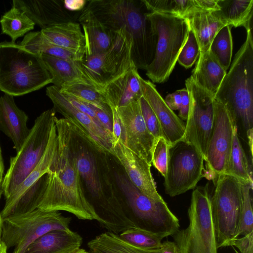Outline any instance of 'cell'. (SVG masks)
I'll use <instances>...</instances> for the list:
<instances>
[{
	"mask_svg": "<svg viewBox=\"0 0 253 253\" xmlns=\"http://www.w3.org/2000/svg\"><path fill=\"white\" fill-rule=\"evenodd\" d=\"M57 146L45 174L44 190L38 209L45 211H65L81 220L100 218L85 197L78 172L73 147L75 133L65 118H55Z\"/></svg>",
	"mask_w": 253,
	"mask_h": 253,
	"instance_id": "6da1fadb",
	"label": "cell"
},
{
	"mask_svg": "<svg viewBox=\"0 0 253 253\" xmlns=\"http://www.w3.org/2000/svg\"><path fill=\"white\" fill-rule=\"evenodd\" d=\"M106 28L125 30L132 41V59L137 69L153 61L157 42L142 0H89L85 6Z\"/></svg>",
	"mask_w": 253,
	"mask_h": 253,
	"instance_id": "7a4b0ae2",
	"label": "cell"
},
{
	"mask_svg": "<svg viewBox=\"0 0 253 253\" xmlns=\"http://www.w3.org/2000/svg\"><path fill=\"white\" fill-rule=\"evenodd\" d=\"M214 99L223 104L247 143L253 140V37L247 30L246 41L235 55Z\"/></svg>",
	"mask_w": 253,
	"mask_h": 253,
	"instance_id": "3957f363",
	"label": "cell"
},
{
	"mask_svg": "<svg viewBox=\"0 0 253 253\" xmlns=\"http://www.w3.org/2000/svg\"><path fill=\"white\" fill-rule=\"evenodd\" d=\"M52 78L42 59L20 44L0 43V90L21 96L51 83Z\"/></svg>",
	"mask_w": 253,
	"mask_h": 253,
	"instance_id": "277c9868",
	"label": "cell"
},
{
	"mask_svg": "<svg viewBox=\"0 0 253 253\" xmlns=\"http://www.w3.org/2000/svg\"><path fill=\"white\" fill-rule=\"evenodd\" d=\"M147 16L157 42L154 59L145 70L146 75L153 83H163L174 69L190 29L187 19L180 17L149 12Z\"/></svg>",
	"mask_w": 253,
	"mask_h": 253,
	"instance_id": "5b68a950",
	"label": "cell"
},
{
	"mask_svg": "<svg viewBox=\"0 0 253 253\" xmlns=\"http://www.w3.org/2000/svg\"><path fill=\"white\" fill-rule=\"evenodd\" d=\"M208 187L194 188L188 210L189 224L172 235L180 253H217Z\"/></svg>",
	"mask_w": 253,
	"mask_h": 253,
	"instance_id": "8992f818",
	"label": "cell"
},
{
	"mask_svg": "<svg viewBox=\"0 0 253 253\" xmlns=\"http://www.w3.org/2000/svg\"><path fill=\"white\" fill-rule=\"evenodd\" d=\"M117 183L125 195L130 210L129 216L137 227L160 235L164 238L179 229V220L165 201L148 197L123 174H116Z\"/></svg>",
	"mask_w": 253,
	"mask_h": 253,
	"instance_id": "52a82bcc",
	"label": "cell"
},
{
	"mask_svg": "<svg viewBox=\"0 0 253 253\" xmlns=\"http://www.w3.org/2000/svg\"><path fill=\"white\" fill-rule=\"evenodd\" d=\"M71 218L59 211L36 209L30 212L2 219V242L13 253H24L37 239L54 230H70Z\"/></svg>",
	"mask_w": 253,
	"mask_h": 253,
	"instance_id": "ba28073f",
	"label": "cell"
},
{
	"mask_svg": "<svg viewBox=\"0 0 253 253\" xmlns=\"http://www.w3.org/2000/svg\"><path fill=\"white\" fill-rule=\"evenodd\" d=\"M55 118L53 108L38 116L20 150L15 156L10 158L9 167L1 184L5 199L10 196L40 162L47 147Z\"/></svg>",
	"mask_w": 253,
	"mask_h": 253,
	"instance_id": "9c48e42d",
	"label": "cell"
},
{
	"mask_svg": "<svg viewBox=\"0 0 253 253\" xmlns=\"http://www.w3.org/2000/svg\"><path fill=\"white\" fill-rule=\"evenodd\" d=\"M211 198V212L217 248L231 246L237 238L242 215L241 183L235 177L220 175Z\"/></svg>",
	"mask_w": 253,
	"mask_h": 253,
	"instance_id": "30bf717a",
	"label": "cell"
},
{
	"mask_svg": "<svg viewBox=\"0 0 253 253\" xmlns=\"http://www.w3.org/2000/svg\"><path fill=\"white\" fill-rule=\"evenodd\" d=\"M115 32L111 48L107 51L81 61L84 72L92 85L100 92L134 65L132 59V41L128 33L121 29Z\"/></svg>",
	"mask_w": 253,
	"mask_h": 253,
	"instance_id": "8fae6325",
	"label": "cell"
},
{
	"mask_svg": "<svg viewBox=\"0 0 253 253\" xmlns=\"http://www.w3.org/2000/svg\"><path fill=\"white\" fill-rule=\"evenodd\" d=\"M55 120L47 147L40 162L10 196L5 199L4 206L0 211L2 219L38 209L44 190L45 174L57 149V134Z\"/></svg>",
	"mask_w": 253,
	"mask_h": 253,
	"instance_id": "7c38bea8",
	"label": "cell"
},
{
	"mask_svg": "<svg viewBox=\"0 0 253 253\" xmlns=\"http://www.w3.org/2000/svg\"><path fill=\"white\" fill-rule=\"evenodd\" d=\"M204 162L194 147L183 141L170 147L164 177L165 193L172 197L194 189L205 177Z\"/></svg>",
	"mask_w": 253,
	"mask_h": 253,
	"instance_id": "4fadbf2b",
	"label": "cell"
},
{
	"mask_svg": "<svg viewBox=\"0 0 253 253\" xmlns=\"http://www.w3.org/2000/svg\"><path fill=\"white\" fill-rule=\"evenodd\" d=\"M185 86L189 108L182 141L194 147L205 162L213 126L214 95L198 85L191 77L186 80Z\"/></svg>",
	"mask_w": 253,
	"mask_h": 253,
	"instance_id": "5bb4252c",
	"label": "cell"
},
{
	"mask_svg": "<svg viewBox=\"0 0 253 253\" xmlns=\"http://www.w3.org/2000/svg\"><path fill=\"white\" fill-rule=\"evenodd\" d=\"M235 125L225 106L214 100L212 129L207 150L205 177L216 180L227 167Z\"/></svg>",
	"mask_w": 253,
	"mask_h": 253,
	"instance_id": "9a60e30c",
	"label": "cell"
},
{
	"mask_svg": "<svg viewBox=\"0 0 253 253\" xmlns=\"http://www.w3.org/2000/svg\"><path fill=\"white\" fill-rule=\"evenodd\" d=\"M46 95L51 100L55 112L61 114L71 124L76 133L84 137L98 151L111 153L112 136L90 117L73 105L53 85L46 87Z\"/></svg>",
	"mask_w": 253,
	"mask_h": 253,
	"instance_id": "2e32d148",
	"label": "cell"
},
{
	"mask_svg": "<svg viewBox=\"0 0 253 253\" xmlns=\"http://www.w3.org/2000/svg\"><path fill=\"white\" fill-rule=\"evenodd\" d=\"M116 109L125 133L124 144L151 166L155 139L145 125L139 100Z\"/></svg>",
	"mask_w": 253,
	"mask_h": 253,
	"instance_id": "e0dca14e",
	"label": "cell"
},
{
	"mask_svg": "<svg viewBox=\"0 0 253 253\" xmlns=\"http://www.w3.org/2000/svg\"><path fill=\"white\" fill-rule=\"evenodd\" d=\"M110 154L117 158L130 181L140 191L153 200L164 201L157 190L151 171V166L147 162L120 141L112 145Z\"/></svg>",
	"mask_w": 253,
	"mask_h": 253,
	"instance_id": "ac0fdd59",
	"label": "cell"
},
{
	"mask_svg": "<svg viewBox=\"0 0 253 253\" xmlns=\"http://www.w3.org/2000/svg\"><path fill=\"white\" fill-rule=\"evenodd\" d=\"M139 81L142 96L155 114L169 147L182 141L185 124L168 107L154 84L141 77Z\"/></svg>",
	"mask_w": 253,
	"mask_h": 253,
	"instance_id": "d6986e66",
	"label": "cell"
},
{
	"mask_svg": "<svg viewBox=\"0 0 253 253\" xmlns=\"http://www.w3.org/2000/svg\"><path fill=\"white\" fill-rule=\"evenodd\" d=\"M12 6L23 11L42 29L69 22H77L81 13L71 12L62 0H13Z\"/></svg>",
	"mask_w": 253,
	"mask_h": 253,
	"instance_id": "ffe728a7",
	"label": "cell"
},
{
	"mask_svg": "<svg viewBox=\"0 0 253 253\" xmlns=\"http://www.w3.org/2000/svg\"><path fill=\"white\" fill-rule=\"evenodd\" d=\"M28 117L15 103L13 96L4 93L0 97V130L12 141L18 152L29 136Z\"/></svg>",
	"mask_w": 253,
	"mask_h": 253,
	"instance_id": "44dd1931",
	"label": "cell"
},
{
	"mask_svg": "<svg viewBox=\"0 0 253 253\" xmlns=\"http://www.w3.org/2000/svg\"><path fill=\"white\" fill-rule=\"evenodd\" d=\"M85 38L84 57H89L108 51L115 37L113 32L105 27L94 14L85 6L78 19Z\"/></svg>",
	"mask_w": 253,
	"mask_h": 253,
	"instance_id": "7402d4cb",
	"label": "cell"
},
{
	"mask_svg": "<svg viewBox=\"0 0 253 253\" xmlns=\"http://www.w3.org/2000/svg\"><path fill=\"white\" fill-rule=\"evenodd\" d=\"M137 70L133 65L100 92L110 107L117 108L139 100L142 92Z\"/></svg>",
	"mask_w": 253,
	"mask_h": 253,
	"instance_id": "603a6c76",
	"label": "cell"
},
{
	"mask_svg": "<svg viewBox=\"0 0 253 253\" xmlns=\"http://www.w3.org/2000/svg\"><path fill=\"white\" fill-rule=\"evenodd\" d=\"M218 11H195L185 18L197 39L200 54L209 51L216 34L223 27L228 25Z\"/></svg>",
	"mask_w": 253,
	"mask_h": 253,
	"instance_id": "cb8c5ba5",
	"label": "cell"
},
{
	"mask_svg": "<svg viewBox=\"0 0 253 253\" xmlns=\"http://www.w3.org/2000/svg\"><path fill=\"white\" fill-rule=\"evenodd\" d=\"M83 238L77 232L54 230L41 236L24 253H72L81 248Z\"/></svg>",
	"mask_w": 253,
	"mask_h": 253,
	"instance_id": "d4e9b609",
	"label": "cell"
},
{
	"mask_svg": "<svg viewBox=\"0 0 253 253\" xmlns=\"http://www.w3.org/2000/svg\"><path fill=\"white\" fill-rule=\"evenodd\" d=\"M41 57L51 76V83L57 87L76 84L93 86L85 76L81 61L68 60L44 54H42Z\"/></svg>",
	"mask_w": 253,
	"mask_h": 253,
	"instance_id": "484cf974",
	"label": "cell"
},
{
	"mask_svg": "<svg viewBox=\"0 0 253 253\" xmlns=\"http://www.w3.org/2000/svg\"><path fill=\"white\" fill-rule=\"evenodd\" d=\"M43 37L49 42L84 57L85 38L77 22H69L41 29Z\"/></svg>",
	"mask_w": 253,
	"mask_h": 253,
	"instance_id": "4316f807",
	"label": "cell"
},
{
	"mask_svg": "<svg viewBox=\"0 0 253 253\" xmlns=\"http://www.w3.org/2000/svg\"><path fill=\"white\" fill-rule=\"evenodd\" d=\"M227 73L209 51L199 54L190 76L200 86L214 96Z\"/></svg>",
	"mask_w": 253,
	"mask_h": 253,
	"instance_id": "83f0119b",
	"label": "cell"
},
{
	"mask_svg": "<svg viewBox=\"0 0 253 253\" xmlns=\"http://www.w3.org/2000/svg\"><path fill=\"white\" fill-rule=\"evenodd\" d=\"M79 174L84 181L92 197L101 202L104 198L102 184L93 156L86 149H80L75 153Z\"/></svg>",
	"mask_w": 253,
	"mask_h": 253,
	"instance_id": "f1b7e54d",
	"label": "cell"
},
{
	"mask_svg": "<svg viewBox=\"0 0 253 253\" xmlns=\"http://www.w3.org/2000/svg\"><path fill=\"white\" fill-rule=\"evenodd\" d=\"M90 253H158V249L137 248L111 232L101 233L87 243Z\"/></svg>",
	"mask_w": 253,
	"mask_h": 253,
	"instance_id": "f546056e",
	"label": "cell"
},
{
	"mask_svg": "<svg viewBox=\"0 0 253 253\" xmlns=\"http://www.w3.org/2000/svg\"><path fill=\"white\" fill-rule=\"evenodd\" d=\"M218 11L228 25L252 29L253 0H218Z\"/></svg>",
	"mask_w": 253,
	"mask_h": 253,
	"instance_id": "4dcf8cb0",
	"label": "cell"
},
{
	"mask_svg": "<svg viewBox=\"0 0 253 253\" xmlns=\"http://www.w3.org/2000/svg\"><path fill=\"white\" fill-rule=\"evenodd\" d=\"M19 44L35 54H44L75 61H82L84 58L49 42L43 37L41 31L27 33Z\"/></svg>",
	"mask_w": 253,
	"mask_h": 253,
	"instance_id": "1f68e13d",
	"label": "cell"
},
{
	"mask_svg": "<svg viewBox=\"0 0 253 253\" xmlns=\"http://www.w3.org/2000/svg\"><path fill=\"white\" fill-rule=\"evenodd\" d=\"M223 174L232 176L241 183H248L253 185L252 168L240 141L236 126L233 131L229 160Z\"/></svg>",
	"mask_w": 253,
	"mask_h": 253,
	"instance_id": "d6a6232c",
	"label": "cell"
},
{
	"mask_svg": "<svg viewBox=\"0 0 253 253\" xmlns=\"http://www.w3.org/2000/svg\"><path fill=\"white\" fill-rule=\"evenodd\" d=\"M0 24L1 34L9 36L13 43L33 30L36 25L23 11L14 6L1 17Z\"/></svg>",
	"mask_w": 253,
	"mask_h": 253,
	"instance_id": "836d02e7",
	"label": "cell"
},
{
	"mask_svg": "<svg viewBox=\"0 0 253 253\" xmlns=\"http://www.w3.org/2000/svg\"><path fill=\"white\" fill-rule=\"evenodd\" d=\"M59 90L63 94L73 97L102 110L112 113L111 107L104 96L91 85L76 84L61 87Z\"/></svg>",
	"mask_w": 253,
	"mask_h": 253,
	"instance_id": "e575fe53",
	"label": "cell"
},
{
	"mask_svg": "<svg viewBox=\"0 0 253 253\" xmlns=\"http://www.w3.org/2000/svg\"><path fill=\"white\" fill-rule=\"evenodd\" d=\"M231 27L226 25L220 29L214 37L209 49L225 71L229 67L232 56Z\"/></svg>",
	"mask_w": 253,
	"mask_h": 253,
	"instance_id": "d590c367",
	"label": "cell"
},
{
	"mask_svg": "<svg viewBox=\"0 0 253 253\" xmlns=\"http://www.w3.org/2000/svg\"><path fill=\"white\" fill-rule=\"evenodd\" d=\"M119 235L123 240L133 246L146 250L159 249L164 238L160 235L137 227L128 229Z\"/></svg>",
	"mask_w": 253,
	"mask_h": 253,
	"instance_id": "8d00e7d4",
	"label": "cell"
},
{
	"mask_svg": "<svg viewBox=\"0 0 253 253\" xmlns=\"http://www.w3.org/2000/svg\"><path fill=\"white\" fill-rule=\"evenodd\" d=\"M241 189L242 215L237 238L253 232V199L251 195L253 185L248 183H241Z\"/></svg>",
	"mask_w": 253,
	"mask_h": 253,
	"instance_id": "74e56055",
	"label": "cell"
},
{
	"mask_svg": "<svg viewBox=\"0 0 253 253\" xmlns=\"http://www.w3.org/2000/svg\"><path fill=\"white\" fill-rule=\"evenodd\" d=\"M199 46L193 31L190 29L186 42L177 58L178 63L186 69L191 67L199 56Z\"/></svg>",
	"mask_w": 253,
	"mask_h": 253,
	"instance_id": "f35d334b",
	"label": "cell"
},
{
	"mask_svg": "<svg viewBox=\"0 0 253 253\" xmlns=\"http://www.w3.org/2000/svg\"><path fill=\"white\" fill-rule=\"evenodd\" d=\"M169 146L164 137L155 140L153 147L152 164L165 177L167 170Z\"/></svg>",
	"mask_w": 253,
	"mask_h": 253,
	"instance_id": "ab89813d",
	"label": "cell"
},
{
	"mask_svg": "<svg viewBox=\"0 0 253 253\" xmlns=\"http://www.w3.org/2000/svg\"><path fill=\"white\" fill-rule=\"evenodd\" d=\"M141 114L145 125L155 140L163 137V132L158 120L153 110L142 97L139 100Z\"/></svg>",
	"mask_w": 253,
	"mask_h": 253,
	"instance_id": "60d3db41",
	"label": "cell"
},
{
	"mask_svg": "<svg viewBox=\"0 0 253 253\" xmlns=\"http://www.w3.org/2000/svg\"><path fill=\"white\" fill-rule=\"evenodd\" d=\"M110 107L112 111V117L113 145L115 143L119 141L125 144V133L121 120L119 118L116 109L114 107Z\"/></svg>",
	"mask_w": 253,
	"mask_h": 253,
	"instance_id": "b9f144b4",
	"label": "cell"
},
{
	"mask_svg": "<svg viewBox=\"0 0 253 253\" xmlns=\"http://www.w3.org/2000/svg\"><path fill=\"white\" fill-rule=\"evenodd\" d=\"M231 246L236 247L240 253H253V232L235 239Z\"/></svg>",
	"mask_w": 253,
	"mask_h": 253,
	"instance_id": "7bdbcfd3",
	"label": "cell"
},
{
	"mask_svg": "<svg viewBox=\"0 0 253 253\" xmlns=\"http://www.w3.org/2000/svg\"><path fill=\"white\" fill-rule=\"evenodd\" d=\"M90 105L94 111L100 125L113 137L112 113L107 112L91 104Z\"/></svg>",
	"mask_w": 253,
	"mask_h": 253,
	"instance_id": "ee69618b",
	"label": "cell"
},
{
	"mask_svg": "<svg viewBox=\"0 0 253 253\" xmlns=\"http://www.w3.org/2000/svg\"><path fill=\"white\" fill-rule=\"evenodd\" d=\"M63 95L76 108L90 117L95 123L101 126L97 120L94 111L89 104L83 102L73 97L65 94Z\"/></svg>",
	"mask_w": 253,
	"mask_h": 253,
	"instance_id": "f6af8a7d",
	"label": "cell"
},
{
	"mask_svg": "<svg viewBox=\"0 0 253 253\" xmlns=\"http://www.w3.org/2000/svg\"><path fill=\"white\" fill-rule=\"evenodd\" d=\"M181 96V103L179 110V117L183 121L187 119L189 108V97L187 89L185 88L179 89Z\"/></svg>",
	"mask_w": 253,
	"mask_h": 253,
	"instance_id": "bcb514c9",
	"label": "cell"
},
{
	"mask_svg": "<svg viewBox=\"0 0 253 253\" xmlns=\"http://www.w3.org/2000/svg\"><path fill=\"white\" fill-rule=\"evenodd\" d=\"M196 6L201 11H214L220 10L218 0H194Z\"/></svg>",
	"mask_w": 253,
	"mask_h": 253,
	"instance_id": "7dc6e473",
	"label": "cell"
},
{
	"mask_svg": "<svg viewBox=\"0 0 253 253\" xmlns=\"http://www.w3.org/2000/svg\"><path fill=\"white\" fill-rule=\"evenodd\" d=\"M164 100L168 107L172 111L179 110L181 103V96L178 90L168 94Z\"/></svg>",
	"mask_w": 253,
	"mask_h": 253,
	"instance_id": "c3c4849f",
	"label": "cell"
},
{
	"mask_svg": "<svg viewBox=\"0 0 253 253\" xmlns=\"http://www.w3.org/2000/svg\"><path fill=\"white\" fill-rule=\"evenodd\" d=\"M86 0H64V7L71 12L82 11L86 5Z\"/></svg>",
	"mask_w": 253,
	"mask_h": 253,
	"instance_id": "681fc988",
	"label": "cell"
},
{
	"mask_svg": "<svg viewBox=\"0 0 253 253\" xmlns=\"http://www.w3.org/2000/svg\"><path fill=\"white\" fill-rule=\"evenodd\" d=\"M158 253H180L179 249L174 242L166 241L162 243L158 249Z\"/></svg>",
	"mask_w": 253,
	"mask_h": 253,
	"instance_id": "f907efd6",
	"label": "cell"
},
{
	"mask_svg": "<svg viewBox=\"0 0 253 253\" xmlns=\"http://www.w3.org/2000/svg\"><path fill=\"white\" fill-rule=\"evenodd\" d=\"M2 183H0V200L2 194H3V191L2 188ZM2 218L1 215L0 211V252L2 253H7V249L6 247L3 245L2 242Z\"/></svg>",
	"mask_w": 253,
	"mask_h": 253,
	"instance_id": "816d5d0a",
	"label": "cell"
},
{
	"mask_svg": "<svg viewBox=\"0 0 253 253\" xmlns=\"http://www.w3.org/2000/svg\"><path fill=\"white\" fill-rule=\"evenodd\" d=\"M4 172V164L0 147V183H2Z\"/></svg>",
	"mask_w": 253,
	"mask_h": 253,
	"instance_id": "f5cc1de1",
	"label": "cell"
},
{
	"mask_svg": "<svg viewBox=\"0 0 253 253\" xmlns=\"http://www.w3.org/2000/svg\"><path fill=\"white\" fill-rule=\"evenodd\" d=\"M72 253H89L88 252H87L85 250H84V249L80 248L78 250H77Z\"/></svg>",
	"mask_w": 253,
	"mask_h": 253,
	"instance_id": "db71d44e",
	"label": "cell"
},
{
	"mask_svg": "<svg viewBox=\"0 0 253 253\" xmlns=\"http://www.w3.org/2000/svg\"><path fill=\"white\" fill-rule=\"evenodd\" d=\"M0 253H2V252H0Z\"/></svg>",
	"mask_w": 253,
	"mask_h": 253,
	"instance_id": "11a10c76",
	"label": "cell"
}]
</instances>
